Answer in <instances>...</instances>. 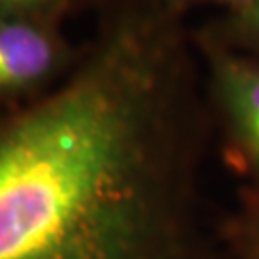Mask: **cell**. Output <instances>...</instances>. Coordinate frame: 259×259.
<instances>
[{"label":"cell","instance_id":"2","mask_svg":"<svg viewBox=\"0 0 259 259\" xmlns=\"http://www.w3.org/2000/svg\"><path fill=\"white\" fill-rule=\"evenodd\" d=\"M83 47L65 38L62 23L0 19V108L37 100L71 73Z\"/></svg>","mask_w":259,"mask_h":259},{"label":"cell","instance_id":"6","mask_svg":"<svg viewBox=\"0 0 259 259\" xmlns=\"http://www.w3.org/2000/svg\"><path fill=\"white\" fill-rule=\"evenodd\" d=\"M229 33L238 47L250 48L259 54V0L244 8H236L229 23Z\"/></svg>","mask_w":259,"mask_h":259},{"label":"cell","instance_id":"5","mask_svg":"<svg viewBox=\"0 0 259 259\" xmlns=\"http://www.w3.org/2000/svg\"><path fill=\"white\" fill-rule=\"evenodd\" d=\"M87 0H0V19H33L62 23Z\"/></svg>","mask_w":259,"mask_h":259},{"label":"cell","instance_id":"1","mask_svg":"<svg viewBox=\"0 0 259 259\" xmlns=\"http://www.w3.org/2000/svg\"><path fill=\"white\" fill-rule=\"evenodd\" d=\"M202 157L181 8L111 0L62 83L0 108V259H229Z\"/></svg>","mask_w":259,"mask_h":259},{"label":"cell","instance_id":"7","mask_svg":"<svg viewBox=\"0 0 259 259\" xmlns=\"http://www.w3.org/2000/svg\"><path fill=\"white\" fill-rule=\"evenodd\" d=\"M232 6H234V10L236 8H244V6H248V4H251V2H255V0H229Z\"/></svg>","mask_w":259,"mask_h":259},{"label":"cell","instance_id":"4","mask_svg":"<svg viewBox=\"0 0 259 259\" xmlns=\"http://www.w3.org/2000/svg\"><path fill=\"white\" fill-rule=\"evenodd\" d=\"M221 236L229 259H259V186H248Z\"/></svg>","mask_w":259,"mask_h":259},{"label":"cell","instance_id":"3","mask_svg":"<svg viewBox=\"0 0 259 259\" xmlns=\"http://www.w3.org/2000/svg\"><path fill=\"white\" fill-rule=\"evenodd\" d=\"M213 100L231 165L259 186V58L205 45Z\"/></svg>","mask_w":259,"mask_h":259}]
</instances>
